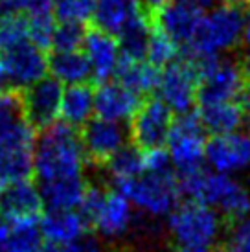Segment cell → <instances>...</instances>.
Returning a JSON list of instances; mask_svg holds the SVG:
<instances>
[{
    "instance_id": "1",
    "label": "cell",
    "mask_w": 250,
    "mask_h": 252,
    "mask_svg": "<svg viewBox=\"0 0 250 252\" xmlns=\"http://www.w3.org/2000/svg\"><path fill=\"white\" fill-rule=\"evenodd\" d=\"M85 155L81 138L68 124H54L35 142L33 171L39 184L83 177Z\"/></svg>"
},
{
    "instance_id": "2",
    "label": "cell",
    "mask_w": 250,
    "mask_h": 252,
    "mask_svg": "<svg viewBox=\"0 0 250 252\" xmlns=\"http://www.w3.org/2000/svg\"><path fill=\"white\" fill-rule=\"evenodd\" d=\"M181 195L214 208L219 216L230 221H239L250 216V191L232 175L217 171H193L179 179Z\"/></svg>"
},
{
    "instance_id": "3",
    "label": "cell",
    "mask_w": 250,
    "mask_h": 252,
    "mask_svg": "<svg viewBox=\"0 0 250 252\" xmlns=\"http://www.w3.org/2000/svg\"><path fill=\"white\" fill-rule=\"evenodd\" d=\"M221 216L197 201L177 206L167 217L173 252H210L221 236Z\"/></svg>"
},
{
    "instance_id": "4",
    "label": "cell",
    "mask_w": 250,
    "mask_h": 252,
    "mask_svg": "<svg viewBox=\"0 0 250 252\" xmlns=\"http://www.w3.org/2000/svg\"><path fill=\"white\" fill-rule=\"evenodd\" d=\"M243 6L222 2L202 15L201 26L188 46V54L197 57H216L222 52H228L243 39Z\"/></svg>"
},
{
    "instance_id": "5",
    "label": "cell",
    "mask_w": 250,
    "mask_h": 252,
    "mask_svg": "<svg viewBox=\"0 0 250 252\" xmlns=\"http://www.w3.org/2000/svg\"><path fill=\"white\" fill-rule=\"evenodd\" d=\"M116 191L127 197L134 208L153 217L169 216L177 208V201L181 197L179 181L175 179L173 171H144L134 179L116 182Z\"/></svg>"
},
{
    "instance_id": "6",
    "label": "cell",
    "mask_w": 250,
    "mask_h": 252,
    "mask_svg": "<svg viewBox=\"0 0 250 252\" xmlns=\"http://www.w3.org/2000/svg\"><path fill=\"white\" fill-rule=\"evenodd\" d=\"M197 57V56H195ZM199 61V103L217 101H237L249 92V81L245 77L241 63L232 59L216 57H197Z\"/></svg>"
},
{
    "instance_id": "7",
    "label": "cell",
    "mask_w": 250,
    "mask_h": 252,
    "mask_svg": "<svg viewBox=\"0 0 250 252\" xmlns=\"http://www.w3.org/2000/svg\"><path fill=\"white\" fill-rule=\"evenodd\" d=\"M204 131L199 114L186 112L175 118L167 138V155L181 175L202 169V162L206 160Z\"/></svg>"
},
{
    "instance_id": "8",
    "label": "cell",
    "mask_w": 250,
    "mask_h": 252,
    "mask_svg": "<svg viewBox=\"0 0 250 252\" xmlns=\"http://www.w3.org/2000/svg\"><path fill=\"white\" fill-rule=\"evenodd\" d=\"M158 96L171 112L186 114L191 112L197 92H199V61L191 54L184 59H175L160 72Z\"/></svg>"
},
{
    "instance_id": "9",
    "label": "cell",
    "mask_w": 250,
    "mask_h": 252,
    "mask_svg": "<svg viewBox=\"0 0 250 252\" xmlns=\"http://www.w3.org/2000/svg\"><path fill=\"white\" fill-rule=\"evenodd\" d=\"M48 59L44 50L31 41H26L0 54V91L28 89L46 77Z\"/></svg>"
},
{
    "instance_id": "10",
    "label": "cell",
    "mask_w": 250,
    "mask_h": 252,
    "mask_svg": "<svg viewBox=\"0 0 250 252\" xmlns=\"http://www.w3.org/2000/svg\"><path fill=\"white\" fill-rule=\"evenodd\" d=\"M35 136L26 120L0 138V189L15 181L28 179L33 171Z\"/></svg>"
},
{
    "instance_id": "11",
    "label": "cell",
    "mask_w": 250,
    "mask_h": 252,
    "mask_svg": "<svg viewBox=\"0 0 250 252\" xmlns=\"http://www.w3.org/2000/svg\"><path fill=\"white\" fill-rule=\"evenodd\" d=\"M173 122V112L162 99H147L131 118V136L134 146L144 151L162 149V146L167 144Z\"/></svg>"
},
{
    "instance_id": "12",
    "label": "cell",
    "mask_w": 250,
    "mask_h": 252,
    "mask_svg": "<svg viewBox=\"0 0 250 252\" xmlns=\"http://www.w3.org/2000/svg\"><path fill=\"white\" fill-rule=\"evenodd\" d=\"M62 85L54 77H44L28 87L21 96L22 116L30 126L37 129H48L61 116Z\"/></svg>"
},
{
    "instance_id": "13",
    "label": "cell",
    "mask_w": 250,
    "mask_h": 252,
    "mask_svg": "<svg viewBox=\"0 0 250 252\" xmlns=\"http://www.w3.org/2000/svg\"><path fill=\"white\" fill-rule=\"evenodd\" d=\"M206 162L217 173L232 175L250 169V133L216 134L206 142Z\"/></svg>"
},
{
    "instance_id": "14",
    "label": "cell",
    "mask_w": 250,
    "mask_h": 252,
    "mask_svg": "<svg viewBox=\"0 0 250 252\" xmlns=\"http://www.w3.org/2000/svg\"><path fill=\"white\" fill-rule=\"evenodd\" d=\"M202 9L184 0H169L160 11L153 15V24L162 30L171 41L189 46L201 26Z\"/></svg>"
},
{
    "instance_id": "15",
    "label": "cell",
    "mask_w": 250,
    "mask_h": 252,
    "mask_svg": "<svg viewBox=\"0 0 250 252\" xmlns=\"http://www.w3.org/2000/svg\"><path fill=\"white\" fill-rule=\"evenodd\" d=\"M42 206L41 189L30 179L15 181L0 189V214L9 223L33 221L39 217Z\"/></svg>"
},
{
    "instance_id": "16",
    "label": "cell",
    "mask_w": 250,
    "mask_h": 252,
    "mask_svg": "<svg viewBox=\"0 0 250 252\" xmlns=\"http://www.w3.org/2000/svg\"><path fill=\"white\" fill-rule=\"evenodd\" d=\"M125 127L118 122L92 118L81 131V144L85 155L94 162H107L112 155L125 146Z\"/></svg>"
},
{
    "instance_id": "17",
    "label": "cell",
    "mask_w": 250,
    "mask_h": 252,
    "mask_svg": "<svg viewBox=\"0 0 250 252\" xmlns=\"http://www.w3.org/2000/svg\"><path fill=\"white\" fill-rule=\"evenodd\" d=\"M83 54L89 59L92 77L99 85L109 81L116 74L120 59H122L118 39L112 33H107L99 28L87 32L83 42Z\"/></svg>"
},
{
    "instance_id": "18",
    "label": "cell",
    "mask_w": 250,
    "mask_h": 252,
    "mask_svg": "<svg viewBox=\"0 0 250 252\" xmlns=\"http://www.w3.org/2000/svg\"><path fill=\"white\" fill-rule=\"evenodd\" d=\"M140 96L118 81H105L94 92V112L97 118L111 122L131 120L140 109Z\"/></svg>"
},
{
    "instance_id": "19",
    "label": "cell",
    "mask_w": 250,
    "mask_h": 252,
    "mask_svg": "<svg viewBox=\"0 0 250 252\" xmlns=\"http://www.w3.org/2000/svg\"><path fill=\"white\" fill-rule=\"evenodd\" d=\"M39 226L46 241L66 247L85 238L89 221L79 210H48L41 217Z\"/></svg>"
},
{
    "instance_id": "20",
    "label": "cell",
    "mask_w": 250,
    "mask_h": 252,
    "mask_svg": "<svg viewBox=\"0 0 250 252\" xmlns=\"http://www.w3.org/2000/svg\"><path fill=\"white\" fill-rule=\"evenodd\" d=\"M132 208L134 206L120 191H107V199L92 224L105 238H120L127 234L134 223Z\"/></svg>"
},
{
    "instance_id": "21",
    "label": "cell",
    "mask_w": 250,
    "mask_h": 252,
    "mask_svg": "<svg viewBox=\"0 0 250 252\" xmlns=\"http://www.w3.org/2000/svg\"><path fill=\"white\" fill-rule=\"evenodd\" d=\"M142 0H96L92 19L96 28L118 35L132 19L142 15Z\"/></svg>"
},
{
    "instance_id": "22",
    "label": "cell",
    "mask_w": 250,
    "mask_h": 252,
    "mask_svg": "<svg viewBox=\"0 0 250 252\" xmlns=\"http://www.w3.org/2000/svg\"><path fill=\"white\" fill-rule=\"evenodd\" d=\"M204 129L216 134H228L239 131L245 122V107L237 101H217V103H202L199 109Z\"/></svg>"
},
{
    "instance_id": "23",
    "label": "cell",
    "mask_w": 250,
    "mask_h": 252,
    "mask_svg": "<svg viewBox=\"0 0 250 252\" xmlns=\"http://www.w3.org/2000/svg\"><path fill=\"white\" fill-rule=\"evenodd\" d=\"M89 184L85 182L83 177L76 179H62L56 182H46L41 184V195L48 210H76Z\"/></svg>"
},
{
    "instance_id": "24",
    "label": "cell",
    "mask_w": 250,
    "mask_h": 252,
    "mask_svg": "<svg viewBox=\"0 0 250 252\" xmlns=\"http://www.w3.org/2000/svg\"><path fill=\"white\" fill-rule=\"evenodd\" d=\"M118 81L136 94H149L158 87L160 72L147 59H125L122 57L116 70Z\"/></svg>"
},
{
    "instance_id": "25",
    "label": "cell",
    "mask_w": 250,
    "mask_h": 252,
    "mask_svg": "<svg viewBox=\"0 0 250 252\" xmlns=\"http://www.w3.org/2000/svg\"><path fill=\"white\" fill-rule=\"evenodd\" d=\"M94 112V91L89 85H72L62 92L61 118L70 127H83Z\"/></svg>"
},
{
    "instance_id": "26",
    "label": "cell",
    "mask_w": 250,
    "mask_h": 252,
    "mask_svg": "<svg viewBox=\"0 0 250 252\" xmlns=\"http://www.w3.org/2000/svg\"><path fill=\"white\" fill-rule=\"evenodd\" d=\"M48 70L52 72L54 79L61 85H81L87 77L92 76L89 59L83 52H54L52 59H48Z\"/></svg>"
},
{
    "instance_id": "27",
    "label": "cell",
    "mask_w": 250,
    "mask_h": 252,
    "mask_svg": "<svg viewBox=\"0 0 250 252\" xmlns=\"http://www.w3.org/2000/svg\"><path fill=\"white\" fill-rule=\"evenodd\" d=\"M153 24H149L144 15L132 19L118 33V44L122 57L125 59H146Z\"/></svg>"
},
{
    "instance_id": "28",
    "label": "cell",
    "mask_w": 250,
    "mask_h": 252,
    "mask_svg": "<svg viewBox=\"0 0 250 252\" xmlns=\"http://www.w3.org/2000/svg\"><path fill=\"white\" fill-rule=\"evenodd\" d=\"M114 184L142 175L146 171V151L138 146H124L105 162Z\"/></svg>"
},
{
    "instance_id": "29",
    "label": "cell",
    "mask_w": 250,
    "mask_h": 252,
    "mask_svg": "<svg viewBox=\"0 0 250 252\" xmlns=\"http://www.w3.org/2000/svg\"><path fill=\"white\" fill-rule=\"evenodd\" d=\"M41 245L42 234L41 226L37 224V219L19 221V223H11L6 243L0 249V252H39Z\"/></svg>"
},
{
    "instance_id": "30",
    "label": "cell",
    "mask_w": 250,
    "mask_h": 252,
    "mask_svg": "<svg viewBox=\"0 0 250 252\" xmlns=\"http://www.w3.org/2000/svg\"><path fill=\"white\" fill-rule=\"evenodd\" d=\"M30 41L28 19L21 15H0V54Z\"/></svg>"
},
{
    "instance_id": "31",
    "label": "cell",
    "mask_w": 250,
    "mask_h": 252,
    "mask_svg": "<svg viewBox=\"0 0 250 252\" xmlns=\"http://www.w3.org/2000/svg\"><path fill=\"white\" fill-rule=\"evenodd\" d=\"M177 46H179L177 42L171 41L162 30L153 24L146 59L156 68H166L167 64H171L177 59Z\"/></svg>"
},
{
    "instance_id": "32",
    "label": "cell",
    "mask_w": 250,
    "mask_h": 252,
    "mask_svg": "<svg viewBox=\"0 0 250 252\" xmlns=\"http://www.w3.org/2000/svg\"><path fill=\"white\" fill-rule=\"evenodd\" d=\"M96 0H56L54 2V17L57 22L83 24L94 15Z\"/></svg>"
},
{
    "instance_id": "33",
    "label": "cell",
    "mask_w": 250,
    "mask_h": 252,
    "mask_svg": "<svg viewBox=\"0 0 250 252\" xmlns=\"http://www.w3.org/2000/svg\"><path fill=\"white\" fill-rule=\"evenodd\" d=\"M85 35L83 24H70V22H57L54 37H52V48L54 52H76L83 48Z\"/></svg>"
},
{
    "instance_id": "34",
    "label": "cell",
    "mask_w": 250,
    "mask_h": 252,
    "mask_svg": "<svg viewBox=\"0 0 250 252\" xmlns=\"http://www.w3.org/2000/svg\"><path fill=\"white\" fill-rule=\"evenodd\" d=\"M22 116L21 96L13 91H0V138L7 134L15 126H19Z\"/></svg>"
},
{
    "instance_id": "35",
    "label": "cell",
    "mask_w": 250,
    "mask_h": 252,
    "mask_svg": "<svg viewBox=\"0 0 250 252\" xmlns=\"http://www.w3.org/2000/svg\"><path fill=\"white\" fill-rule=\"evenodd\" d=\"M56 0H0V15H21L26 19L54 13Z\"/></svg>"
},
{
    "instance_id": "36",
    "label": "cell",
    "mask_w": 250,
    "mask_h": 252,
    "mask_svg": "<svg viewBox=\"0 0 250 252\" xmlns=\"http://www.w3.org/2000/svg\"><path fill=\"white\" fill-rule=\"evenodd\" d=\"M56 26L57 24L54 21V13L31 17V19H28L30 41L42 50L48 48V46H52V37H54Z\"/></svg>"
},
{
    "instance_id": "37",
    "label": "cell",
    "mask_w": 250,
    "mask_h": 252,
    "mask_svg": "<svg viewBox=\"0 0 250 252\" xmlns=\"http://www.w3.org/2000/svg\"><path fill=\"white\" fill-rule=\"evenodd\" d=\"M105 199H107V191L101 189L99 186H89L87 191H85L83 199H81V203H79V212L83 214V217L89 221V224L94 223V219L96 216L99 214L101 210V206H103Z\"/></svg>"
},
{
    "instance_id": "38",
    "label": "cell",
    "mask_w": 250,
    "mask_h": 252,
    "mask_svg": "<svg viewBox=\"0 0 250 252\" xmlns=\"http://www.w3.org/2000/svg\"><path fill=\"white\" fill-rule=\"evenodd\" d=\"M228 251L250 252V216L234 221V226L228 232Z\"/></svg>"
},
{
    "instance_id": "39",
    "label": "cell",
    "mask_w": 250,
    "mask_h": 252,
    "mask_svg": "<svg viewBox=\"0 0 250 252\" xmlns=\"http://www.w3.org/2000/svg\"><path fill=\"white\" fill-rule=\"evenodd\" d=\"M61 252H103V247L99 245L97 239L85 236V238L77 239V241L70 243V245L62 247Z\"/></svg>"
},
{
    "instance_id": "40",
    "label": "cell",
    "mask_w": 250,
    "mask_h": 252,
    "mask_svg": "<svg viewBox=\"0 0 250 252\" xmlns=\"http://www.w3.org/2000/svg\"><path fill=\"white\" fill-rule=\"evenodd\" d=\"M184 2H189V4H193L197 7H210L214 6L217 0H184ZM222 2H234V4H239V6H243V4H250V0H222Z\"/></svg>"
},
{
    "instance_id": "41",
    "label": "cell",
    "mask_w": 250,
    "mask_h": 252,
    "mask_svg": "<svg viewBox=\"0 0 250 252\" xmlns=\"http://www.w3.org/2000/svg\"><path fill=\"white\" fill-rule=\"evenodd\" d=\"M142 2H144V6L147 7V11L151 15H155L156 11H160L162 7L166 6L169 0H142Z\"/></svg>"
},
{
    "instance_id": "42",
    "label": "cell",
    "mask_w": 250,
    "mask_h": 252,
    "mask_svg": "<svg viewBox=\"0 0 250 252\" xmlns=\"http://www.w3.org/2000/svg\"><path fill=\"white\" fill-rule=\"evenodd\" d=\"M241 66H243L245 77H247V81H249V85H250V44H249V48L245 50L243 59H241Z\"/></svg>"
},
{
    "instance_id": "43",
    "label": "cell",
    "mask_w": 250,
    "mask_h": 252,
    "mask_svg": "<svg viewBox=\"0 0 250 252\" xmlns=\"http://www.w3.org/2000/svg\"><path fill=\"white\" fill-rule=\"evenodd\" d=\"M7 234H9V226H7V221L4 219V216L0 214V249L4 247V243H6Z\"/></svg>"
},
{
    "instance_id": "44",
    "label": "cell",
    "mask_w": 250,
    "mask_h": 252,
    "mask_svg": "<svg viewBox=\"0 0 250 252\" xmlns=\"http://www.w3.org/2000/svg\"><path fill=\"white\" fill-rule=\"evenodd\" d=\"M243 41L250 44V4L245 13V30H243Z\"/></svg>"
},
{
    "instance_id": "45",
    "label": "cell",
    "mask_w": 250,
    "mask_h": 252,
    "mask_svg": "<svg viewBox=\"0 0 250 252\" xmlns=\"http://www.w3.org/2000/svg\"><path fill=\"white\" fill-rule=\"evenodd\" d=\"M62 247L61 245H56V243H50V241H46V243H42L41 249H39V252H61Z\"/></svg>"
},
{
    "instance_id": "46",
    "label": "cell",
    "mask_w": 250,
    "mask_h": 252,
    "mask_svg": "<svg viewBox=\"0 0 250 252\" xmlns=\"http://www.w3.org/2000/svg\"><path fill=\"white\" fill-rule=\"evenodd\" d=\"M245 114H247V118L250 122V91L247 92V96H245Z\"/></svg>"
},
{
    "instance_id": "47",
    "label": "cell",
    "mask_w": 250,
    "mask_h": 252,
    "mask_svg": "<svg viewBox=\"0 0 250 252\" xmlns=\"http://www.w3.org/2000/svg\"><path fill=\"white\" fill-rule=\"evenodd\" d=\"M210 252H230L228 249H212Z\"/></svg>"
}]
</instances>
